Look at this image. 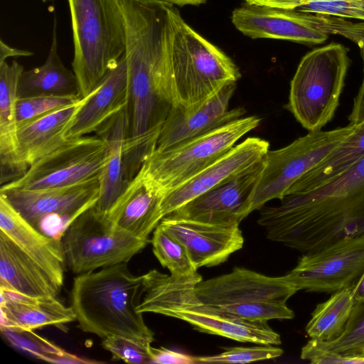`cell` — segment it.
<instances>
[{
    "instance_id": "obj_1",
    "label": "cell",
    "mask_w": 364,
    "mask_h": 364,
    "mask_svg": "<svg viewBox=\"0 0 364 364\" xmlns=\"http://www.w3.org/2000/svg\"><path fill=\"white\" fill-rule=\"evenodd\" d=\"M123 14L129 101L127 173L134 176L156 149L174 106L170 61L171 9L159 0H119Z\"/></svg>"
},
{
    "instance_id": "obj_2",
    "label": "cell",
    "mask_w": 364,
    "mask_h": 364,
    "mask_svg": "<svg viewBox=\"0 0 364 364\" xmlns=\"http://www.w3.org/2000/svg\"><path fill=\"white\" fill-rule=\"evenodd\" d=\"M260 208L258 223L272 241L303 253L364 236V157L311 191Z\"/></svg>"
},
{
    "instance_id": "obj_3",
    "label": "cell",
    "mask_w": 364,
    "mask_h": 364,
    "mask_svg": "<svg viewBox=\"0 0 364 364\" xmlns=\"http://www.w3.org/2000/svg\"><path fill=\"white\" fill-rule=\"evenodd\" d=\"M142 285L143 275L132 274L127 262L77 275L70 306L77 327L102 338L117 335L151 343L154 333L136 310Z\"/></svg>"
},
{
    "instance_id": "obj_4",
    "label": "cell",
    "mask_w": 364,
    "mask_h": 364,
    "mask_svg": "<svg viewBox=\"0 0 364 364\" xmlns=\"http://www.w3.org/2000/svg\"><path fill=\"white\" fill-rule=\"evenodd\" d=\"M198 273L176 279L156 269L143 275L142 300L136 306L140 313L151 312L188 322L198 331L240 342L280 345V335L267 321H255L230 316L203 303L196 294V284L202 280Z\"/></svg>"
},
{
    "instance_id": "obj_5",
    "label": "cell",
    "mask_w": 364,
    "mask_h": 364,
    "mask_svg": "<svg viewBox=\"0 0 364 364\" xmlns=\"http://www.w3.org/2000/svg\"><path fill=\"white\" fill-rule=\"evenodd\" d=\"M170 61L174 106L186 111L198 109L241 77L234 61L192 28L173 5Z\"/></svg>"
},
{
    "instance_id": "obj_6",
    "label": "cell",
    "mask_w": 364,
    "mask_h": 364,
    "mask_svg": "<svg viewBox=\"0 0 364 364\" xmlns=\"http://www.w3.org/2000/svg\"><path fill=\"white\" fill-rule=\"evenodd\" d=\"M79 97L89 95L125 52L126 33L119 0H68Z\"/></svg>"
},
{
    "instance_id": "obj_7",
    "label": "cell",
    "mask_w": 364,
    "mask_h": 364,
    "mask_svg": "<svg viewBox=\"0 0 364 364\" xmlns=\"http://www.w3.org/2000/svg\"><path fill=\"white\" fill-rule=\"evenodd\" d=\"M349 65L346 48L336 43L301 58L291 80L287 107L309 132L321 130L333 119Z\"/></svg>"
},
{
    "instance_id": "obj_8",
    "label": "cell",
    "mask_w": 364,
    "mask_h": 364,
    "mask_svg": "<svg viewBox=\"0 0 364 364\" xmlns=\"http://www.w3.org/2000/svg\"><path fill=\"white\" fill-rule=\"evenodd\" d=\"M235 27L251 38H272L320 44L339 35L361 48L364 21L338 16L245 4L231 15Z\"/></svg>"
},
{
    "instance_id": "obj_9",
    "label": "cell",
    "mask_w": 364,
    "mask_h": 364,
    "mask_svg": "<svg viewBox=\"0 0 364 364\" xmlns=\"http://www.w3.org/2000/svg\"><path fill=\"white\" fill-rule=\"evenodd\" d=\"M259 123L257 116L242 117L171 148L155 149L141 168L166 196L225 155Z\"/></svg>"
},
{
    "instance_id": "obj_10",
    "label": "cell",
    "mask_w": 364,
    "mask_h": 364,
    "mask_svg": "<svg viewBox=\"0 0 364 364\" xmlns=\"http://www.w3.org/2000/svg\"><path fill=\"white\" fill-rule=\"evenodd\" d=\"M355 124L310 132L289 145L268 150L244 209L245 218L273 199L282 200L291 186L310 171L355 129Z\"/></svg>"
},
{
    "instance_id": "obj_11",
    "label": "cell",
    "mask_w": 364,
    "mask_h": 364,
    "mask_svg": "<svg viewBox=\"0 0 364 364\" xmlns=\"http://www.w3.org/2000/svg\"><path fill=\"white\" fill-rule=\"evenodd\" d=\"M99 177L55 188H0V195L33 228L60 241L73 222L97 203Z\"/></svg>"
},
{
    "instance_id": "obj_12",
    "label": "cell",
    "mask_w": 364,
    "mask_h": 364,
    "mask_svg": "<svg viewBox=\"0 0 364 364\" xmlns=\"http://www.w3.org/2000/svg\"><path fill=\"white\" fill-rule=\"evenodd\" d=\"M65 264L76 275L130 260L149 242L105 226L92 208L68 227L61 240Z\"/></svg>"
},
{
    "instance_id": "obj_13",
    "label": "cell",
    "mask_w": 364,
    "mask_h": 364,
    "mask_svg": "<svg viewBox=\"0 0 364 364\" xmlns=\"http://www.w3.org/2000/svg\"><path fill=\"white\" fill-rule=\"evenodd\" d=\"M108 157L107 143L96 134L68 139L31 165L19 179L1 188L34 190L81 183L100 176Z\"/></svg>"
},
{
    "instance_id": "obj_14",
    "label": "cell",
    "mask_w": 364,
    "mask_h": 364,
    "mask_svg": "<svg viewBox=\"0 0 364 364\" xmlns=\"http://www.w3.org/2000/svg\"><path fill=\"white\" fill-rule=\"evenodd\" d=\"M363 272L364 236H360L304 253L286 276L298 291L335 292L351 289Z\"/></svg>"
},
{
    "instance_id": "obj_15",
    "label": "cell",
    "mask_w": 364,
    "mask_h": 364,
    "mask_svg": "<svg viewBox=\"0 0 364 364\" xmlns=\"http://www.w3.org/2000/svg\"><path fill=\"white\" fill-rule=\"evenodd\" d=\"M262 159L168 215L213 224L239 225L245 218L244 209L261 172Z\"/></svg>"
},
{
    "instance_id": "obj_16",
    "label": "cell",
    "mask_w": 364,
    "mask_h": 364,
    "mask_svg": "<svg viewBox=\"0 0 364 364\" xmlns=\"http://www.w3.org/2000/svg\"><path fill=\"white\" fill-rule=\"evenodd\" d=\"M298 289L287 276L268 277L245 268L235 267L228 274L196 284L195 292L212 306L255 301H287Z\"/></svg>"
},
{
    "instance_id": "obj_17",
    "label": "cell",
    "mask_w": 364,
    "mask_h": 364,
    "mask_svg": "<svg viewBox=\"0 0 364 364\" xmlns=\"http://www.w3.org/2000/svg\"><path fill=\"white\" fill-rule=\"evenodd\" d=\"M159 225L185 246L197 269L225 262L244 243L237 224H213L166 215Z\"/></svg>"
},
{
    "instance_id": "obj_18",
    "label": "cell",
    "mask_w": 364,
    "mask_h": 364,
    "mask_svg": "<svg viewBox=\"0 0 364 364\" xmlns=\"http://www.w3.org/2000/svg\"><path fill=\"white\" fill-rule=\"evenodd\" d=\"M236 84L226 85L195 110L186 111L173 106L161 126L156 149L171 148L242 117L246 112L243 107L228 109Z\"/></svg>"
},
{
    "instance_id": "obj_19",
    "label": "cell",
    "mask_w": 364,
    "mask_h": 364,
    "mask_svg": "<svg viewBox=\"0 0 364 364\" xmlns=\"http://www.w3.org/2000/svg\"><path fill=\"white\" fill-rule=\"evenodd\" d=\"M269 147V142L259 137H248L234 146L222 157L164 196L161 204L164 218L260 161Z\"/></svg>"
},
{
    "instance_id": "obj_20",
    "label": "cell",
    "mask_w": 364,
    "mask_h": 364,
    "mask_svg": "<svg viewBox=\"0 0 364 364\" xmlns=\"http://www.w3.org/2000/svg\"><path fill=\"white\" fill-rule=\"evenodd\" d=\"M164 196L141 167L109 211L105 225L149 240L150 233L164 218L161 204Z\"/></svg>"
},
{
    "instance_id": "obj_21",
    "label": "cell",
    "mask_w": 364,
    "mask_h": 364,
    "mask_svg": "<svg viewBox=\"0 0 364 364\" xmlns=\"http://www.w3.org/2000/svg\"><path fill=\"white\" fill-rule=\"evenodd\" d=\"M23 70L16 60L0 64L1 186L19 179L28 169L19 152L16 120L18 84Z\"/></svg>"
},
{
    "instance_id": "obj_22",
    "label": "cell",
    "mask_w": 364,
    "mask_h": 364,
    "mask_svg": "<svg viewBox=\"0 0 364 364\" xmlns=\"http://www.w3.org/2000/svg\"><path fill=\"white\" fill-rule=\"evenodd\" d=\"M129 101L127 69L124 53L109 70L77 113L67 134L75 139L97 132L106 122L124 109Z\"/></svg>"
},
{
    "instance_id": "obj_23",
    "label": "cell",
    "mask_w": 364,
    "mask_h": 364,
    "mask_svg": "<svg viewBox=\"0 0 364 364\" xmlns=\"http://www.w3.org/2000/svg\"><path fill=\"white\" fill-rule=\"evenodd\" d=\"M0 230L60 286L63 285L65 259L61 242L33 228L1 195Z\"/></svg>"
},
{
    "instance_id": "obj_24",
    "label": "cell",
    "mask_w": 364,
    "mask_h": 364,
    "mask_svg": "<svg viewBox=\"0 0 364 364\" xmlns=\"http://www.w3.org/2000/svg\"><path fill=\"white\" fill-rule=\"evenodd\" d=\"M95 133L105 141L109 148L107 161L99 177V198L92 208L96 216L105 225L109 211L129 182L124 164V144L129 134L127 107Z\"/></svg>"
},
{
    "instance_id": "obj_25",
    "label": "cell",
    "mask_w": 364,
    "mask_h": 364,
    "mask_svg": "<svg viewBox=\"0 0 364 364\" xmlns=\"http://www.w3.org/2000/svg\"><path fill=\"white\" fill-rule=\"evenodd\" d=\"M90 95L72 105L18 124L19 152L28 168L67 141V134Z\"/></svg>"
},
{
    "instance_id": "obj_26",
    "label": "cell",
    "mask_w": 364,
    "mask_h": 364,
    "mask_svg": "<svg viewBox=\"0 0 364 364\" xmlns=\"http://www.w3.org/2000/svg\"><path fill=\"white\" fill-rule=\"evenodd\" d=\"M61 287L0 230V289L32 297H56Z\"/></svg>"
},
{
    "instance_id": "obj_27",
    "label": "cell",
    "mask_w": 364,
    "mask_h": 364,
    "mask_svg": "<svg viewBox=\"0 0 364 364\" xmlns=\"http://www.w3.org/2000/svg\"><path fill=\"white\" fill-rule=\"evenodd\" d=\"M0 291L1 329L33 331L75 321L71 306L67 307L55 296L32 297Z\"/></svg>"
},
{
    "instance_id": "obj_28",
    "label": "cell",
    "mask_w": 364,
    "mask_h": 364,
    "mask_svg": "<svg viewBox=\"0 0 364 364\" xmlns=\"http://www.w3.org/2000/svg\"><path fill=\"white\" fill-rule=\"evenodd\" d=\"M36 96L79 97L77 79L63 63L58 53L57 20H53L52 43L45 63L23 70L20 76L18 99Z\"/></svg>"
},
{
    "instance_id": "obj_29",
    "label": "cell",
    "mask_w": 364,
    "mask_h": 364,
    "mask_svg": "<svg viewBox=\"0 0 364 364\" xmlns=\"http://www.w3.org/2000/svg\"><path fill=\"white\" fill-rule=\"evenodd\" d=\"M364 157V121L323 159L303 175L285 196L308 192L348 169Z\"/></svg>"
},
{
    "instance_id": "obj_30",
    "label": "cell",
    "mask_w": 364,
    "mask_h": 364,
    "mask_svg": "<svg viewBox=\"0 0 364 364\" xmlns=\"http://www.w3.org/2000/svg\"><path fill=\"white\" fill-rule=\"evenodd\" d=\"M355 301L351 289L333 292L317 304L305 330L311 339L323 342L338 338L344 331Z\"/></svg>"
},
{
    "instance_id": "obj_31",
    "label": "cell",
    "mask_w": 364,
    "mask_h": 364,
    "mask_svg": "<svg viewBox=\"0 0 364 364\" xmlns=\"http://www.w3.org/2000/svg\"><path fill=\"white\" fill-rule=\"evenodd\" d=\"M246 4L364 21V0H245Z\"/></svg>"
},
{
    "instance_id": "obj_32",
    "label": "cell",
    "mask_w": 364,
    "mask_h": 364,
    "mask_svg": "<svg viewBox=\"0 0 364 364\" xmlns=\"http://www.w3.org/2000/svg\"><path fill=\"white\" fill-rule=\"evenodd\" d=\"M306 343L331 355L364 356V301L355 302L345 329L338 338L323 342L311 339Z\"/></svg>"
},
{
    "instance_id": "obj_33",
    "label": "cell",
    "mask_w": 364,
    "mask_h": 364,
    "mask_svg": "<svg viewBox=\"0 0 364 364\" xmlns=\"http://www.w3.org/2000/svg\"><path fill=\"white\" fill-rule=\"evenodd\" d=\"M151 244L154 255L173 278H188L198 274L185 246L159 225L154 231Z\"/></svg>"
},
{
    "instance_id": "obj_34",
    "label": "cell",
    "mask_w": 364,
    "mask_h": 364,
    "mask_svg": "<svg viewBox=\"0 0 364 364\" xmlns=\"http://www.w3.org/2000/svg\"><path fill=\"white\" fill-rule=\"evenodd\" d=\"M6 338L13 345L33 354L36 358L59 363H90L70 354L46 339L38 336L33 331H14L1 329Z\"/></svg>"
},
{
    "instance_id": "obj_35",
    "label": "cell",
    "mask_w": 364,
    "mask_h": 364,
    "mask_svg": "<svg viewBox=\"0 0 364 364\" xmlns=\"http://www.w3.org/2000/svg\"><path fill=\"white\" fill-rule=\"evenodd\" d=\"M214 307L230 316L255 321L291 319L294 316V311L282 301H255Z\"/></svg>"
},
{
    "instance_id": "obj_36",
    "label": "cell",
    "mask_w": 364,
    "mask_h": 364,
    "mask_svg": "<svg viewBox=\"0 0 364 364\" xmlns=\"http://www.w3.org/2000/svg\"><path fill=\"white\" fill-rule=\"evenodd\" d=\"M283 350L272 345L228 348L214 355L196 357V363H247L277 358Z\"/></svg>"
},
{
    "instance_id": "obj_37",
    "label": "cell",
    "mask_w": 364,
    "mask_h": 364,
    "mask_svg": "<svg viewBox=\"0 0 364 364\" xmlns=\"http://www.w3.org/2000/svg\"><path fill=\"white\" fill-rule=\"evenodd\" d=\"M80 99L70 96H36L16 101V120L20 124L72 105Z\"/></svg>"
},
{
    "instance_id": "obj_38",
    "label": "cell",
    "mask_w": 364,
    "mask_h": 364,
    "mask_svg": "<svg viewBox=\"0 0 364 364\" xmlns=\"http://www.w3.org/2000/svg\"><path fill=\"white\" fill-rule=\"evenodd\" d=\"M102 345L114 359L129 363H151L150 343L114 335L103 338Z\"/></svg>"
},
{
    "instance_id": "obj_39",
    "label": "cell",
    "mask_w": 364,
    "mask_h": 364,
    "mask_svg": "<svg viewBox=\"0 0 364 364\" xmlns=\"http://www.w3.org/2000/svg\"><path fill=\"white\" fill-rule=\"evenodd\" d=\"M151 363L159 364H193L196 363V357L165 348L151 347Z\"/></svg>"
},
{
    "instance_id": "obj_40",
    "label": "cell",
    "mask_w": 364,
    "mask_h": 364,
    "mask_svg": "<svg viewBox=\"0 0 364 364\" xmlns=\"http://www.w3.org/2000/svg\"><path fill=\"white\" fill-rule=\"evenodd\" d=\"M360 49L363 61V77L348 116V121L350 124H358L364 121V44Z\"/></svg>"
},
{
    "instance_id": "obj_41",
    "label": "cell",
    "mask_w": 364,
    "mask_h": 364,
    "mask_svg": "<svg viewBox=\"0 0 364 364\" xmlns=\"http://www.w3.org/2000/svg\"><path fill=\"white\" fill-rule=\"evenodd\" d=\"M319 363H363L364 356L348 357L321 353L318 356Z\"/></svg>"
},
{
    "instance_id": "obj_42",
    "label": "cell",
    "mask_w": 364,
    "mask_h": 364,
    "mask_svg": "<svg viewBox=\"0 0 364 364\" xmlns=\"http://www.w3.org/2000/svg\"><path fill=\"white\" fill-rule=\"evenodd\" d=\"M33 55V53L30 50L11 47L0 39V64L10 57H29Z\"/></svg>"
},
{
    "instance_id": "obj_43",
    "label": "cell",
    "mask_w": 364,
    "mask_h": 364,
    "mask_svg": "<svg viewBox=\"0 0 364 364\" xmlns=\"http://www.w3.org/2000/svg\"><path fill=\"white\" fill-rule=\"evenodd\" d=\"M351 291L355 302L364 301V272L351 288Z\"/></svg>"
},
{
    "instance_id": "obj_44",
    "label": "cell",
    "mask_w": 364,
    "mask_h": 364,
    "mask_svg": "<svg viewBox=\"0 0 364 364\" xmlns=\"http://www.w3.org/2000/svg\"><path fill=\"white\" fill-rule=\"evenodd\" d=\"M161 1L171 4L183 6L186 5L198 6L206 2V0H159Z\"/></svg>"
},
{
    "instance_id": "obj_45",
    "label": "cell",
    "mask_w": 364,
    "mask_h": 364,
    "mask_svg": "<svg viewBox=\"0 0 364 364\" xmlns=\"http://www.w3.org/2000/svg\"><path fill=\"white\" fill-rule=\"evenodd\" d=\"M43 3L54 1L55 0H41Z\"/></svg>"
}]
</instances>
